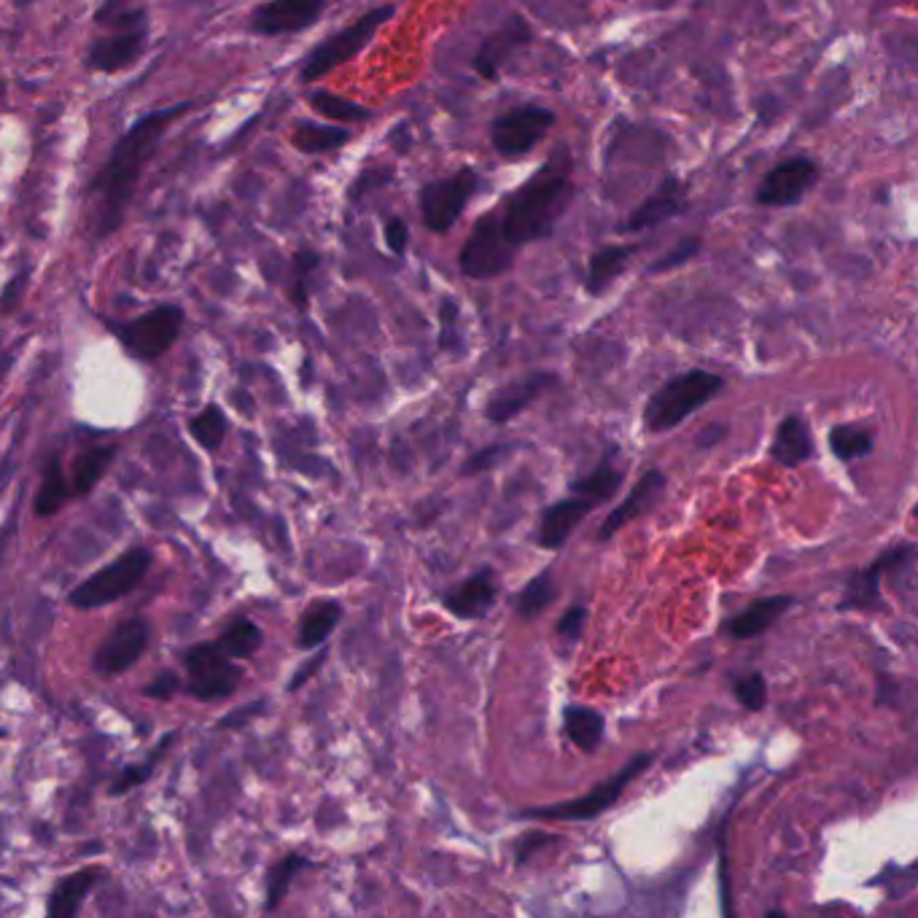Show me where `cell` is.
<instances>
[{
    "label": "cell",
    "instance_id": "1",
    "mask_svg": "<svg viewBox=\"0 0 918 918\" xmlns=\"http://www.w3.org/2000/svg\"><path fill=\"white\" fill-rule=\"evenodd\" d=\"M184 111H188V102L145 114L114 145L111 156L87 192V224L95 240H102L121 227L145 162L154 156L168 127Z\"/></svg>",
    "mask_w": 918,
    "mask_h": 918
},
{
    "label": "cell",
    "instance_id": "2",
    "mask_svg": "<svg viewBox=\"0 0 918 918\" xmlns=\"http://www.w3.org/2000/svg\"><path fill=\"white\" fill-rule=\"evenodd\" d=\"M574 199L571 184L569 151L561 145L552 160H547L531 179L507 199L501 213V229L515 248L526 242L544 240L561 222L565 208Z\"/></svg>",
    "mask_w": 918,
    "mask_h": 918
},
{
    "label": "cell",
    "instance_id": "3",
    "mask_svg": "<svg viewBox=\"0 0 918 918\" xmlns=\"http://www.w3.org/2000/svg\"><path fill=\"white\" fill-rule=\"evenodd\" d=\"M722 386H725V380L720 375L706 372V369H690V372L673 377L647 401L644 423H647L649 431L673 429L692 412L701 410L703 404H709L722 391Z\"/></svg>",
    "mask_w": 918,
    "mask_h": 918
},
{
    "label": "cell",
    "instance_id": "4",
    "mask_svg": "<svg viewBox=\"0 0 918 918\" xmlns=\"http://www.w3.org/2000/svg\"><path fill=\"white\" fill-rule=\"evenodd\" d=\"M149 569L151 552L145 547H132L73 590L71 604L78 606V609H100V606L114 604V601L125 598L127 593L141 585Z\"/></svg>",
    "mask_w": 918,
    "mask_h": 918
},
{
    "label": "cell",
    "instance_id": "5",
    "mask_svg": "<svg viewBox=\"0 0 918 918\" xmlns=\"http://www.w3.org/2000/svg\"><path fill=\"white\" fill-rule=\"evenodd\" d=\"M518 248L507 240L501 229V210H488L477 218L461 248V272L472 281H490L512 267Z\"/></svg>",
    "mask_w": 918,
    "mask_h": 918
},
{
    "label": "cell",
    "instance_id": "6",
    "mask_svg": "<svg viewBox=\"0 0 918 918\" xmlns=\"http://www.w3.org/2000/svg\"><path fill=\"white\" fill-rule=\"evenodd\" d=\"M393 14H397L393 6H377V9H369L367 14L358 17L350 28L339 30L337 35H332L324 44L315 46L305 57V63H302V82L324 78L326 73L339 68V65H345L348 60H354L358 52H364V46L375 39L377 30L391 20Z\"/></svg>",
    "mask_w": 918,
    "mask_h": 918
},
{
    "label": "cell",
    "instance_id": "7",
    "mask_svg": "<svg viewBox=\"0 0 918 918\" xmlns=\"http://www.w3.org/2000/svg\"><path fill=\"white\" fill-rule=\"evenodd\" d=\"M652 765V754H638V757L630 759L619 774L606 778L604 784L593 787V792L585 795V798H576L569 802H558V806H542V808H528L522 813V819H552V822H587V819L601 817L604 811H609L614 802L619 800V795L625 792L630 781L638 774Z\"/></svg>",
    "mask_w": 918,
    "mask_h": 918
},
{
    "label": "cell",
    "instance_id": "8",
    "mask_svg": "<svg viewBox=\"0 0 918 918\" xmlns=\"http://www.w3.org/2000/svg\"><path fill=\"white\" fill-rule=\"evenodd\" d=\"M479 186V175L474 168H461L458 173L447 175V179L429 181L418 194V205H421V216L425 227L436 235H445L455 227V222L464 213L466 203Z\"/></svg>",
    "mask_w": 918,
    "mask_h": 918
},
{
    "label": "cell",
    "instance_id": "9",
    "mask_svg": "<svg viewBox=\"0 0 918 918\" xmlns=\"http://www.w3.org/2000/svg\"><path fill=\"white\" fill-rule=\"evenodd\" d=\"M186 692L197 701H222L240 687L242 668L218 644H197L186 652Z\"/></svg>",
    "mask_w": 918,
    "mask_h": 918
},
{
    "label": "cell",
    "instance_id": "10",
    "mask_svg": "<svg viewBox=\"0 0 918 918\" xmlns=\"http://www.w3.org/2000/svg\"><path fill=\"white\" fill-rule=\"evenodd\" d=\"M181 326H184V310L179 305H162L143 313L141 318L117 326V334L132 356L151 361V358H160L179 339Z\"/></svg>",
    "mask_w": 918,
    "mask_h": 918
},
{
    "label": "cell",
    "instance_id": "11",
    "mask_svg": "<svg viewBox=\"0 0 918 918\" xmlns=\"http://www.w3.org/2000/svg\"><path fill=\"white\" fill-rule=\"evenodd\" d=\"M552 125H555V114L550 108L518 106L490 125V138H494L498 154L507 160H518L544 141Z\"/></svg>",
    "mask_w": 918,
    "mask_h": 918
},
{
    "label": "cell",
    "instance_id": "12",
    "mask_svg": "<svg viewBox=\"0 0 918 918\" xmlns=\"http://www.w3.org/2000/svg\"><path fill=\"white\" fill-rule=\"evenodd\" d=\"M149 638L151 625L145 623L143 617H132L119 623L95 652V671L100 673V677L125 673L127 668H132L141 660L145 647H149Z\"/></svg>",
    "mask_w": 918,
    "mask_h": 918
},
{
    "label": "cell",
    "instance_id": "13",
    "mask_svg": "<svg viewBox=\"0 0 918 918\" xmlns=\"http://www.w3.org/2000/svg\"><path fill=\"white\" fill-rule=\"evenodd\" d=\"M819 168L817 162L808 156H795V160L781 162L763 179L757 188V203L768 205V208H787V205H798L806 192L817 184Z\"/></svg>",
    "mask_w": 918,
    "mask_h": 918
},
{
    "label": "cell",
    "instance_id": "14",
    "mask_svg": "<svg viewBox=\"0 0 918 918\" xmlns=\"http://www.w3.org/2000/svg\"><path fill=\"white\" fill-rule=\"evenodd\" d=\"M910 561H914V544H899V547H892V550H886L878 561L867 565L865 571H856V574L851 576L849 590H846V595H843L838 609H843V612L884 609V601H881V580H884L886 571H895L903 563H910Z\"/></svg>",
    "mask_w": 918,
    "mask_h": 918
},
{
    "label": "cell",
    "instance_id": "15",
    "mask_svg": "<svg viewBox=\"0 0 918 918\" xmlns=\"http://www.w3.org/2000/svg\"><path fill=\"white\" fill-rule=\"evenodd\" d=\"M531 35H533L531 24H528L526 17H520V14L509 17L501 28L494 30V33L479 44L477 54H474V60H472L474 71H477L483 78H488V82H496L498 73H501L504 65L509 63V57L518 54L520 48L531 41Z\"/></svg>",
    "mask_w": 918,
    "mask_h": 918
},
{
    "label": "cell",
    "instance_id": "16",
    "mask_svg": "<svg viewBox=\"0 0 918 918\" xmlns=\"http://www.w3.org/2000/svg\"><path fill=\"white\" fill-rule=\"evenodd\" d=\"M330 0H267L251 17V30L259 35L300 33L324 14Z\"/></svg>",
    "mask_w": 918,
    "mask_h": 918
},
{
    "label": "cell",
    "instance_id": "17",
    "mask_svg": "<svg viewBox=\"0 0 918 918\" xmlns=\"http://www.w3.org/2000/svg\"><path fill=\"white\" fill-rule=\"evenodd\" d=\"M558 382V377L552 372H531L520 380L507 382L501 386L494 397L488 399V407H485V418L490 423H507L512 418H518L528 404H533L544 391H550Z\"/></svg>",
    "mask_w": 918,
    "mask_h": 918
},
{
    "label": "cell",
    "instance_id": "18",
    "mask_svg": "<svg viewBox=\"0 0 918 918\" xmlns=\"http://www.w3.org/2000/svg\"><path fill=\"white\" fill-rule=\"evenodd\" d=\"M687 210V186L677 175H666L660 181V186L644 199L638 208L630 213L628 222L623 224V233H644L649 227H658V224L668 222V218L679 216V213Z\"/></svg>",
    "mask_w": 918,
    "mask_h": 918
},
{
    "label": "cell",
    "instance_id": "19",
    "mask_svg": "<svg viewBox=\"0 0 918 918\" xmlns=\"http://www.w3.org/2000/svg\"><path fill=\"white\" fill-rule=\"evenodd\" d=\"M498 598V582L490 569H483L474 574L472 580L461 582L453 590L445 593V606L450 614L461 619H479L485 617L496 606Z\"/></svg>",
    "mask_w": 918,
    "mask_h": 918
},
{
    "label": "cell",
    "instance_id": "20",
    "mask_svg": "<svg viewBox=\"0 0 918 918\" xmlns=\"http://www.w3.org/2000/svg\"><path fill=\"white\" fill-rule=\"evenodd\" d=\"M593 498L580 494L552 504L544 512L542 526H539V544H542L544 550H561V547L569 542L571 533H574V528L593 512Z\"/></svg>",
    "mask_w": 918,
    "mask_h": 918
},
{
    "label": "cell",
    "instance_id": "21",
    "mask_svg": "<svg viewBox=\"0 0 918 918\" xmlns=\"http://www.w3.org/2000/svg\"><path fill=\"white\" fill-rule=\"evenodd\" d=\"M662 490H666V474H662L660 469H649L634 485V490H630L628 498L619 501L617 509H614L609 518L604 520V526H601V533H598L601 542L612 539L619 528L628 526V522L636 520L638 515L647 512V509L662 496Z\"/></svg>",
    "mask_w": 918,
    "mask_h": 918
},
{
    "label": "cell",
    "instance_id": "22",
    "mask_svg": "<svg viewBox=\"0 0 918 918\" xmlns=\"http://www.w3.org/2000/svg\"><path fill=\"white\" fill-rule=\"evenodd\" d=\"M145 48V24H136V28H127L125 33L108 35V39L95 41L93 48H89V68L95 71H121L127 65L136 63Z\"/></svg>",
    "mask_w": 918,
    "mask_h": 918
},
{
    "label": "cell",
    "instance_id": "23",
    "mask_svg": "<svg viewBox=\"0 0 918 918\" xmlns=\"http://www.w3.org/2000/svg\"><path fill=\"white\" fill-rule=\"evenodd\" d=\"M770 455H774L776 464L787 466V469H795V466H800L802 461L811 458L813 436H811V431H808V425L802 423L798 415L784 418L781 425H778Z\"/></svg>",
    "mask_w": 918,
    "mask_h": 918
},
{
    "label": "cell",
    "instance_id": "24",
    "mask_svg": "<svg viewBox=\"0 0 918 918\" xmlns=\"http://www.w3.org/2000/svg\"><path fill=\"white\" fill-rule=\"evenodd\" d=\"M102 878V867H84V871H76L57 889L52 892V899H48V916L52 918H73L82 910L84 897L93 892V886Z\"/></svg>",
    "mask_w": 918,
    "mask_h": 918
},
{
    "label": "cell",
    "instance_id": "25",
    "mask_svg": "<svg viewBox=\"0 0 918 918\" xmlns=\"http://www.w3.org/2000/svg\"><path fill=\"white\" fill-rule=\"evenodd\" d=\"M795 604L792 595H774V598L754 601L749 609H744L738 617L731 623V636L733 638H754L770 628L789 606Z\"/></svg>",
    "mask_w": 918,
    "mask_h": 918
},
{
    "label": "cell",
    "instance_id": "26",
    "mask_svg": "<svg viewBox=\"0 0 918 918\" xmlns=\"http://www.w3.org/2000/svg\"><path fill=\"white\" fill-rule=\"evenodd\" d=\"M114 455H117V447L114 445L89 447V450H84V453H78L76 458L71 461V477H68L71 496L89 494V490L100 483L102 474L108 472Z\"/></svg>",
    "mask_w": 918,
    "mask_h": 918
},
{
    "label": "cell",
    "instance_id": "27",
    "mask_svg": "<svg viewBox=\"0 0 918 918\" xmlns=\"http://www.w3.org/2000/svg\"><path fill=\"white\" fill-rule=\"evenodd\" d=\"M636 246H606L601 251H595L590 257L587 267V291L590 294H601L604 289H609L614 278H619L628 267L630 257H634Z\"/></svg>",
    "mask_w": 918,
    "mask_h": 918
},
{
    "label": "cell",
    "instance_id": "28",
    "mask_svg": "<svg viewBox=\"0 0 918 918\" xmlns=\"http://www.w3.org/2000/svg\"><path fill=\"white\" fill-rule=\"evenodd\" d=\"M339 619H343V606L334 604V601H321V604L310 606V609L302 614L300 623V647H321V644L330 638L332 630L337 628Z\"/></svg>",
    "mask_w": 918,
    "mask_h": 918
},
{
    "label": "cell",
    "instance_id": "29",
    "mask_svg": "<svg viewBox=\"0 0 918 918\" xmlns=\"http://www.w3.org/2000/svg\"><path fill=\"white\" fill-rule=\"evenodd\" d=\"M350 141V132L343 127L315 125V121H296L294 132H291V143L305 154H326V151H337L339 145Z\"/></svg>",
    "mask_w": 918,
    "mask_h": 918
},
{
    "label": "cell",
    "instance_id": "30",
    "mask_svg": "<svg viewBox=\"0 0 918 918\" xmlns=\"http://www.w3.org/2000/svg\"><path fill=\"white\" fill-rule=\"evenodd\" d=\"M71 498V485L68 477H65L63 461L57 455H52L46 464L44 479H41L39 496H35V515L39 518H52L63 509V504Z\"/></svg>",
    "mask_w": 918,
    "mask_h": 918
},
{
    "label": "cell",
    "instance_id": "31",
    "mask_svg": "<svg viewBox=\"0 0 918 918\" xmlns=\"http://www.w3.org/2000/svg\"><path fill=\"white\" fill-rule=\"evenodd\" d=\"M563 720H565V733H569V738L574 741L582 752H593L595 746L601 744V738H604L606 725H604V716H601L598 711L574 706V709H565Z\"/></svg>",
    "mask_w": 918,
    "mask_h": 918
},
{
    "label": "cell",
    "instance_id": "32",
    "mask_svg": "<svg viewBox=\"0 0 918 918\" xmlns=\"http://www.w3.org/2000/svg\"><path fill=\"white\" fill-rule=\"evenodd\" d=\"M261 630L259 625H253L251 619H237V623L229 625L222 636H218V647L229 655V658H251L253 652L261 647Z\"/></svg>",
    "mask_w": 918,
    "mask_h": 918
},
{
    "label": "cell",
    "instance_id": "33",
    "mask_svg": "<svg viewBox=\"0 0 918 918\" xmlns=\"http://www.w3.org/2000/svg\"><path fill=\"white\" fill-rule=\"evenodd\" d=\"M310 106H313L315 114L334 121H367L375 117L372 108L358 106V102L345 100V97L332 93H313L310 95Z\"/></svg>",
    "mask_w": 918,
    "mask_h": 918
},
{
    "label": "cell",
    "instance_id": "34",
    "mask_svg": "<svg viewBox=\"0 0 918 918\" xmlns=\"http://www.w3.org/2000/svg\"><path fill=\"white\" fill-rule=\"evenodd\" d=\"M830 447L841 461L865 458L873 450V434L867 429H856V425H835L830 431Z\"/></svg>",
    "mask_w": 918,
    "mask_h": 918
},
{
    "label": "cell",
    "instance_id": "35",
    "mask_svg": "<svg viewBox=\"0 0 918 918\" xmlns=\"http://www.w3.org/2000/svg\"><path fill=\"white\" fill-rule=\"evenodd\" d=\"M552 601H555V580H552V571L547 569L537 580H531L522 587L518 598V612L522 617H539Z\"/></svg>",
    "mask_w": 918,
    "mask_h": 918
},
{
    "label": "cell",
    "instance_id": "36",
    "mask_svg": "<svg viewBox=\"0 0 918 918\" xmlns=\"http://www.w3.org/2000/svg\"><path fill=\"white\" fill-rule=\"evenodd\" d=\"M188 431H192L194 440L205 450H216L224 442V436H227V418H224V412L218 410V407L210 404L205 407L199 415L192 418Z\"/></svg>",
    "mask_w": 918,
    "mask_h": 918
},
{
    "label": "cell",
    "instance_id": "37",
    "mask_svg": "<svg viewBox=\"0 0 918 918\" xmlns=\"http://www.w3.org/2000/svg\"><path fill=\"white\" fill-rule=\"evenodd\" d=\"M305 865L307 862L302 860V856L291 854L272 867L270 875H267V910H276L278 905L283 903V897L289 895L291 881H294V875L300 873Z\"/></svg>",
    "mask_w": 918,
    "mask_h": 918
},
{
    "label": "cell",
    "instance_id": "38",
    "mask_svg": "<svg viewBox=\"0 0 918 918\" xmlns=\"http://www.w3.org/2000/svg\"><path fill=\"white\" fill-rule=\"evenodd\" d=\"M619 485H623V472H614L609 469V466H601L598 472H593L590 477L571 485V490L580 496L593 498L595 504H601V501H609V498L617 494Z\"/></svg>",
    "mask_w": 918,
    "mask_h": 918
},
{
    "label": "cell",
    "instance_id": "39",
    "mask_svg": "<svg viewBox=\"0 0 918 918\" xmlns=\"http://www.w3.org/2000/svg\"><path fill=\"white\" fill-rule=\"evenodd\" d=\"M170 741H173V735H168V738L162 741V744H160V752L151 754V757L145 759V763H141V765H130V768H127L125 774H121V776L117 778V781H114V789H111V792H114V795H125V792H130V789L141 787V784L145 781V778L151 776V770H154L156 759H160L162 754L168 752V744H170Z\"/></svg>",
    "mask_w": 918,
    "mask_h": 918
},
{
    "label": "cell",
    "instance_id": "40",
    "mask_svg": "<svg viewBox=\"0 0 918 918\" xmlns=\"http://www.w3.org/2000/svg\"><path fill=\"white\" fill-rule=\"evenodd\" d=\"M735 698H738L749 711L763 709L765 698H768V684H765L763 673L754 671L749 677H741L738 682H735Z\"/></svg>",
    "mask_w": 918,
    "mask_h": 918
},
{
    "label": "cell",
    "instance_id": "41",
    "mask_svg": "<svg viewBox=\"0 0 918 918\" xmlns=\"http://www.w3.org/2000/svg\"><path fill=\"white\" fill-rule=\"evenodd\" d=\"M440 321H442V334H440L442 350L461 354V350H464V343H461V334L458 330H455V324H458V305H455V300H442Z\"/></svg>",
    "mask_w": 918,
    "mask_h": 918
},
{
    "label": "cell",
    "instance_id": "42",
    "mask_svg": "<svg viewBox=\"0 0 918 918\" xmlns=\"http://www.w3.org/2000/svg\"><path fill=\"white\" fill-rule=\"evenodd\" d=\"M701 251V240L698 237H684V240H679L677 246L671 248V251L666 253V257H660L655 264H649V272H668L673 270V267L684 264V261H690L695 253Z\"/></svg>",
    "mask_w": 918,
    "mask_h": 918
},
{
    "label": "cell",
    "instance_id": "43",
    "mask_svg": "<svg viewBox=\"0 0 918 918\" xmlns=\"http://www.w3.org/2000/svg\"><path fill=\"white\" fill-rule=\"evenodd\" d=\"M515 445H507V442H501V445H490L485 450H479V453H474L469 461H466L464 472L466 474H474V472H483V469H490V466H496L498 461L507 458V455L515 453Z\"/></svg>",
    "mask_w": 918,
    "mask_h": 918
},
{
    "label": "cell",
    "instance_id": "44",
    "mask_svg": "<svg viewBox=\"0 0 918 918\" xmlns=\"http://www.w3.org/2000/svg\"><path fill=\"white\" fill-rule=\"evenodd\" d=\"M315 267H318V253H313V251H302V253H296V259H294V270H296V283H294V302L300 307H305V302H307V291H305V283H307V276L310 272L315 270Z\"/></svg>",
    "mask_w": 918,
    "mask_h": 918
},
{
    "label": "cell",
    "instance_id": "45",
    "mask_svg": "<svg viewBox=\"0 0 918 918\" xmlns=\"http://www.w3.org/2000/svg\"><path fill=\"white\" fill-rule=\"evenodd\" d=\"M382 237H386V246L391 248L397 257L407 251V242H410V227H407L404 218H388L386 227H382Z\"/></svg>",
    "mask_w": 918,
    "mask_h": 918
},
{
    "label": "cell",
    "instance_id": "46",
    "mask_svg": "<svg viewBox=\"0 0 918 918\" xmlns=\"http://www.w3.org/2000/svg\"><path fill=\"white\" fill-rule=\"evenodd\" d=\"M585 619H587L585 606H574V609L565 612L561 617V623H558V636H563L565 641H576V638L582 636V628H585Z\"/></svg>",
    "mask_w": 918,
    "mask_h": 918
},
{
    "label": "cell",
    "instance_id": "47",
    "mask_svg": "<svg viewBox=\"0 0 918 918\" xmlns=\"http://www.w3.org/2000/svg\"><path fill=\"white\" fill-rule=\"evenodd\" d=\"M179 692V677L175 671H162L151 679V684L145 687V695L156 698V701H170V698Z\"/></svg>",
    "mask_w": 918,
    "mask_h": 918
},
{
    "label": "cell",
    "instance_id": "48",
    "mask_svg": "<svg viewBox=\"0 0 918 918\" xmlns=\"http://www.w3.org/2000/svg\"><path fill=\"white\" fill-rule=\"evenodd\" d=\"M24 281V276H17V278H11V283L6 285V291L3 294H0V313H11V310L17 307V302H20V296H22V283Z\"/></svg>",
    "mask_w": 918,
    "mask_h": 918
},
{
    "label": "cell",
    "instance_id": "49",
    "mask_svg": "<svg viewBox=\"0 0 918 918\" xmlns=\"http://www.w3.org/2000/svg\"><path fill=\"white\" fill-rule=\"evenodd\" d=\"M324 660H326V652H318V655H315V658H313V660H310V662H307V666H305V668H302V671H296V673H294V679H291L289 690H296V687H302V684H305V682H307V679H310V677H313V673H315V671H318V668H321V666H324Z\"/></svg>",
    "mask_w": 918,
    "mask_h": 918
},
{
    "label": "cell",
    "instance_id": "50",
    "mask_svg": "<svg viewBox=\"0 0 918 918\" xmlns=\"http://www.w3.org/2000/svg\"><path fill=\"white\" fill-rule=\"evenodd\" d=\"M727 434V429L725 425H720V423H711L709 429H703L701 431V436H698V442H701V447H714L716 442L722 440V436Z\"/></svg>",
    "mask_w": 918,
    "mask_h": 918
}]
</instances>
